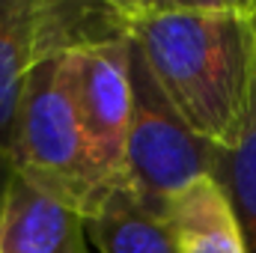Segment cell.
<instances>
[{
    "label": "cell",
    "mask_w": 256,
    "mask_h": 253,
    "mask_svg": "<svg viewBox=\"0 0 256 253\" xmlns=\"http://www.w3.org/2000/svg\"><path fill=\"white\" fill-rule=\"evenodd\" d=\"M86 232L98 253H176L167 224L137 206L128 190H114L102 202Z\"/></svg>",
    "instance_id": "8"
},
{
    "label": "cell",
    "mask_w": 256,
    "mask_h": 253,
    "mask_svg": "<svg viewBox=\"0 0 256 253\" xmlns=\"http://www.w3.org/2000/svg\"><path fill=\"white\" fill-rule=\"evenodd\" d=\"M0 253H92L86 218L12 170L0 200Z\"/></svg>",
    "instance_id": "6"
},
{
    "label": "cell",
    "mask_w": 256,
    "mask_h": 253,
    "mask_svg": "<svg viewBox=\"0 0 256 253\" xmlns=\"http://www.w3.org/2000/svg\"><path fill=\"white\" fill-rule=\"evenodd\" d=\"M9 173H12V164L0 155V200H3V188H6V179H9Z\"/></svg>",
    "instance_id": "10"
},
{
    "label": "cell",
    "mask_w": 256,
    "mask_h": 253,
    "mask_svg": "<svg viewBox=\"0 0 256 253\" xmlns=\"http://www.w3.org/2000/svg\"><path fill=\"white\" fill-rule=\"evenodd\" d=\"M12 170L86 220L102 208L104 194L92 170L78 108L74 51L54 54L30 72L18 114Z\"/></svg>",
    "instance_id": "2"
},
{
    "label": "cell",
    "mask_w": 256,
    "mask_h": 253,
    "mask_svg": "<svg viewBox=\"0 0 256 253\" xmlns=\"http://www.w3.org/2000/svg\"><path fill=\"white\" fill-rule=\"evenodd\" d=\"M218 155L214 146L182 122L131 45V126L122 190L164 220L167 202L179 190L202 176H214Z\"/></svg>",
    "instance_id": "3"
},
{
    "label": "cell",
    "mask_w": 256,
    "mask_h": 253,
    "mask_svg": "<svg viewBox=\"0 0 256 253\" xmlns=\"http://www.w3.org/2000/svg\"><path fill=\"white\" fill-rule=\"evenodd\" d=\"M120 33L108 3L0 0V155L12 164L27 78L54 54Z\"/></svg>",
    "instance_id": "4"
},
{
    "label": "cell",
    "mask_w": 256,
    "mask_h": 253,
    "mask_svg": "<svg viewBox=\"0 0 256 253\" xmlns=\"http://www.w3.org/2000/svg\"><path fill=\"white\" fill-rule=\"evenodd\" d=\"M214 179L224 185L232 208H236L248 253H256V114L250 120V128L242 137V143L232 152L218 155Z\"/></svg>",
    "instance_id": "9"
},
{
    "label": "cell",
    "mask_w": 256,
    "mask_h": 253,
    "mask_svg": "<svg viewBox=\"0 0 256 253\" xmlns=\"http://www.w3.org/2000/svg\"><path fill=\"white\" fill-rule=\"evenodd\" d=\"M110 6L182 122L218 152H232L256 114V0Z\"/></svg>",
    "instance_id": "1"
},
{
    "label": "cell",
    "mask_w": 256,
    "mask_h": 253,
    "mask_svg": "<svg viewBox=\"0 0 256 253\" xmlns=\"http://www.w3.org/2000/svg\"><path fill=\"white\" fill-rule=\"evenodd\" d=\"M78 108L90 158L104 200L126 185V149L131 126V42L110 33L74 48Z\"/></svg>",
    "instance_id": "5"
},
{
    "label": "cell",
    "mask_w": 256,
    "mask_h": 253,
    "mask_svg": "<svg viewBox=\"0 0 256 253\" xmlns=\"http://www.w3.org/2000/svg\"><path fill=\"white\" fill-rule=\"evenodd\" d=\"M176 253H248L236 208L214 176L179 190L164 212Z\"/></svg>",
    "instance_id": "7"
}]
</instances>
